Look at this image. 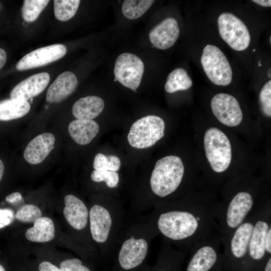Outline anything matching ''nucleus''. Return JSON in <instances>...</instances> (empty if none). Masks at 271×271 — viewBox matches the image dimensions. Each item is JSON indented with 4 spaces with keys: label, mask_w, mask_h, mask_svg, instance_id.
<instances>
[{
    "label": "nucleus",
    "mask_w": 271,
    "mask_h": 271,
    "mask_svg": "<svg viewBox=\"0 0 271 271\" xmlns=\"http://www.w3.org/2000/svg\"><path fill=\"white\" fill-rule=\"evenodd\" d=\"M184 167L180 158L170 155L156 162L150 178L153 192L164 197L174 192L183 177Z\"/></svg>",
    "instance_id": "obj_1"
},
{
    "label": "nucleus",
    "mask_w": 271,
    "mask_h": 271,
    "mask_svg": "<svg viewBox=\"0 0 271 271\" xmlns=\"http://www.w3.org/2000/svg\"><path fill=\"white\" fill-rule=\"evenodd\" d=\"M204 145L206 157L213 170L217 173L225 171L232 159L231 146L226 134L218 128H210L205 133Z\"/></svg>",
    "instance_id": "obj_2"
},
{
    "label": "nucleus",
    "mask_w": 271,
    "mask_h": 271,
    "mask_svg": "<svg viewBox=\"0 0 271 271\" xmlns=\"http://www.w3.org/2000/svg\"><path fill=\"white\" fill-rule=\"evenodd\" d=\"M165 127V122L161 117L155 115L145 116L132 124L127 141L136 149L151 147L164 136Z\"/></svg>",
    "instance_id": "obj_3"
},
{
    "label": "nucleus",
    "mask_w": 271,
    "mask_h": 271,
    "mask_svg": "<svg viewBox=\"0 0 271 271\" xmlns=\"http://www.w3.org/2000/svg\"><path fill=\"white\" fill-rule=\"evenodd\" d=\"M198 226V221L191 213L185 211H170L160 215L158 226L168 238L179 240L193 235Z\"/></svg>",
    "instance_id": "obj_4"
},
{
    "label": "nucleus",
    "mask_w": 271,
    "mask_h": 271,
    "mask_svg": "<svg viewBox=\"0 0 271 271\" xmlns=\"http://www.w3.org/2000/svg\"><path fill=\"white\" fill-rule=\"evenodd\" d=\"M201 63L209 79L219 86L229 85L232 78V71L227 58L217 46L207 45L201 57Z\"/></svg>",
    "instance_id": "obj_5"
},
{
    "label": "nucleus",
    "mask_w": 271,
    "mask_h": 271,
    "mask_svg": "<svg viewBox=\"0 0 271 271\" xmlns=\"http://www.w3.org/2000/svg\"><path fill=\"white\" fill-rule=\"evenodd\" d=\"M217 24L220 36L231 48L241 51L248 48L250 34L239 18L231 13H224L218 18Z\"/></svg>",
    "instance_id": "obj_6"
},
{
    "label": "nucleus",
    "mask_w": 271,
    "mask_h": 271,
    "mask_svg": "<svg viewBox=\"0 0 271 271\" xmlns=\"http://www.w3.org/2000/svg\"><path fill=\"white\" fill-rule=\"evenodd\" d=\"M114 81L136 91L139 87L144 72V64L136 55L124 53L117 58L114 68Z\"/></svg>",
    "instance_id": "obj_7"
},
{
    "label": "nucleus",
    "mask_w": 271,
    "mask_h": 271,
    "mask_svg": "<svg viewBox=\"0 0 271 271\" xmlns=\"http://www.w3.org/2000/svg\"><path fill=\"white\" fill-rule=\"evenodd\" d=\"M211 106L217 119L228 126H236L242 119V112L240 105L231 95L218 93L212 99Z\"/></svg>",
    "instance_id": "obj_8"
},
{
    "label": "nucleus",
    "mask_w": 271,
    "mask_h": 271,
    "mask_svg": "<svg viewBox=\"0 0 271 271\" xmlns=\"http://www.w3.org/2000/svg\"><path fill=\"white\" fill-rule=\"evenodd\" d=\"M66 47L53 44L35 50L24 56L16 65L19 71L46 65L62 58L66 53Z\"/></svg>",
    "instance_id": "obj_9"
},
{
    "label": "nucleus",
    "mask_w": 271,
    "mask_h": 271,
    "mask_svg": "<svg viewBox=\"0 0 271 271\" xmlns=\"http://www.w3.org/2000/svg\"><path fill=\"white\" fill-rule=\"evenodd\" d=\"M148 251L147 242L143 238L131 237L122 243L118 254V261L124 269H132L140 265Z\"/></svg>",
    "instance_id": "obj_10"
},
{
    "label": "nucleus",
    "mask_w": 271,
    "mask_h": 271,
    "mask_svg": "<svg viewBox=\"0 0 271 271\" xmlns=\"http://www.w3.org/2000/svg\"><path fill=\"white\" fill-rule=\"evenodd\" d=\"M179 34L177 21L173 18H167L152 29L149 39L155 47L166 50L173 46Z\"/></svg>",
    "instance_id": "obj_11"
},
{
    "label": "nucleus",
    "mask_w": 271,
    "mask_h": 271,
    "mask_svg": "<svg viewBox=\"0 0 271 271\" xmlns=\"http://www.w3.org/2000/svg\"><path fill=\"white\" fill-rule=\"evenodd\" d=\"M49 81L50 75L47 72L33 75L15 86L11 92L10 97L27 101L42 92Z\"/></svg>",
    "instance_id": "obj_12"
},
{
    "label": "nucleus",
    "mask_w": 271,
    "mask_h": 271,
    "mask_svg": "<svg viewBox=\"0 0 271 271\" xmlns=\"http://www.w3.org/2000/svg\"><path fill=\"white\" fill-rule=\"evenodd\" d=\"M55 138L51 133L40 134L31 140L27 146L24 157L29 164L36 165L42 162L54 148Z\"/></svg>",
    "instance_id": "obj_13"
},
{
    "label": "nucleus",
    "mask_w": 271,
    "mask_h": 271,
    "mask_svg": "<svg viewBox=\"0 0 271 271\" xmlns=\"http://www.w3.org/2000/svg\"><path fill=\"white\" fill-rule=\"evenodd\" d=\"M90 227L92 238L99 243H103L108 238L112 224L109 211L104 207L94 205L89 212Z\"/></svg>",
    "instance_id": "obj_14"
},
{
    "label": "nucleus",
    "mask_w": 271,
    "mask_h": 271,
    "mask_svg": "<svg viewBox=\"0 0 271 271\" xmlns=\"http://www.w3.org/2000/svg\"><path fill=\"white\" fill-rule=\"evenodd\" d=\"M78 85L76 75L66 71L60 74L48 89L46 99L51 103H56L66 99L75 90Z\"/></svg>",
    "instance_id": "obj_15"
},
{
    "label": "nucleus",
    "mask_w": 271,
    "mask_h": 271,
    "mask_svg": "<svg viewBox=\"0 0 271 271\" xmlns=\"http://www.w3.org/2000/svg\"><path fill=\"white\" fill-rule=\"evenodd\" d=\"M64 217L74 229L82 230L87 225L89 212L85 204L76 196L68 194L64 198Z\"/></svg>",
    "instance_id": "obj_16"
},
{
    "label": "nucleus",
    "mask_w": 271,
    "mask_h": 271,
    "mask_svg": "<svg viewBox=\"0 0 271 271\" xmlns=\"http://www.w3.org/2000/svg\"><path fill=\"white\" fill-rule=\"evenodd\" d=\"M253 205L252 198L245 192L237 193L231 201L227 209V223L231 228L239 225Z\"/></svg>",
    "instance_id": "obj_17"
},
{
    "label": "nucleus",
    "mask_w": 271,
    "mask_h": 271,
    "mask_svg": "<svg viewBox=\"0 0 271 271\" xmlns=\"http://www.w3.org/2000/svg\"><path fill=\"white\" fill-rule=\"evenodd\" d=\"M99 131L98 123L93 120L75 119L68 125V132L72 139L78 144L85 145L90 143Z\"/></svg>",
    "instance_id": "obj_18"
},
{
    "label": "nucleus",
    "mask_w": 271,
    "mask_h": 271,
    "mask_svg": "<svg viewBox=\"0 0 271 271\" xmlns=\"http://www.w3.org/2000/svg\"><path fill=\"white\" fill-rule=\"evenodd\" d=\"M104 107L103 100L96 96L80 98L72 107V113L78 119L92 120L98 116Z\"/></svg>",
    "instance_id": "obj_19"
},
{
    "label": "nucleus",
    "mask_w": 271,
    "mask_h": 271,
    "mask_svg": "<svg viewBox=\"0 0 271 271\" xmlns=\"http://www.w3.org/2000/svg\"><path fill=\"white\" fill-rule=\"evenodd\" d=\"M55 236L53 221L47 217H41L34 222V226L26 232V237L30 241L46 242L52 240Z\"/></svg>",
    "instance_id": "obj_20"
},
{
    "label": "nucleus",
    "mask_w": 271,
    "mask_h": 271,
    "mask_svg": "<svg viewBox=\"0 0 271 271\" xmlns=\"http://www.w3.org/2000/svg\"><path fill=\"white\" fill-rule=\"evenodd\" d=\"M30 109L27 101L11 98L0 101V120L9 121L22 117Z\"/></svg>",
    "instance_id": "obj_21"
},
{
    "label": "nucleus",
    "mask_w": 271,
    "mask_h": 271,
    "mask_svg": "<svg viewBox=\"0 0 271 271\" xmlns=\"http://www.w3.org/2000/svg\"><path fill=\"white\" fill-rule=\"evenodd\" d=\"M268 224L258 221L253 227L249 241V254L251 258L258 260L263 257L265 253V240L268 230Z\"/></svg>",
    "instance_id": "obj_22"
},
{
    "label": "nucleus",
    "mask_w": 271,
    "mask_h": 271,
    "mask_svg": "<svg viewBox=\"0 0 271 271\" xmlns=\"http://www.w3.org/2000/svg\"><path fill=\"white\" fill-rule=\"evenodd\" d=\"M253 229V225L246 222L239 226L236 230L231 242V251L235 257L240 258L245 254Z\"/></svg>",
    "instance_id": "obj_23"
},
{
    "label": "nucleus",
    "mask_w": 271,
    "mask_h": 271,
    "mask_svg": "<svg viewBox=\"0 0 271 271\" xmlns=\"http://www.w3.org/2000/svg\"><path fill=\"white\" fill-rule=\"evenodd\" d=\"M217 260L214 249L208 246L200 248L191 259L187 271H208Z\"/></svg>",
    "instance_id": "obj_24"
},
{
    "label": "nucleus",
    "mask_w": 271,
    "mask_h": 271,
    "mask_svg": "<svg viewBox=\"0 0 271 271\" xmlns=\"http://www.w3.org/2000/svg\"><path fill=\"white\" fill-rule=\"evenodd\" d=\"M192 84V80L187 71L182 68H178L169 74L165 85V89L168 93H174L187 90Z\"/></svg>",
    "instance_id": "obj_25"
},
{
    "label": "nucleus",
    "mask_w": 271,
    "mask_h": 271,
    "mask_svg": "<svg viewBox=\"0 0 271 271\" xmlns=\"http://www.w3.org/2000/svg\"><path fill=\"white\" fill-rule=\"evenodd\" d=\"M154 2L152 0H125L122 4V13L128 19H137L148 10Z\"/></svg>",
    "instance_id": "obj_26"
},
{
    "label": "nucleus",
    "mask_w": 271,
    "mask_h": 271,
    "mask_svg": "<svg viewBox=\"0 0 271 271\" xmlns=\"http://www.w3.org/2000/svg\"><path fill=\"white\" fill-rule=\"evenodd\" d=\"M79 0H55L54 11L56 18L61 21H67L74 16L79 8Z\"/></svg>",
    "instance_id": "obj_27"
},
{
    "label": "nucleus",
    "mask_w": 271,
    "mask_h": 271,
    "mask_svg": "<svg viewBox=\"0 0 271 271\" xmlns=\"http://www.w3.org/2000/svg\"><path fill=\"white\" fill-rule=\"evenodd\" d=\"M49 2L46 0L24 1L22 10L24 20L28 22L35 21Z\"/></svg>",
    "instance_id": "obj_28"
},
{
    "label": "nucleus",
    "mask_w": 271,
    "mask_h": 271,
    "mask_svg": "<svg viewBox=\"0 0 271 271\" xmlns=\"http://www.w3.org/2000/svg\"><path fill=\"white\" fill-rule=\"evenodd\" d=\"M120 167V159L113 155L106 156L98 153L95 156L93 161L94 170L117 171Z\"/></svg>",
    "instance_id": "obj_29"
},
{
    "label": "nucleus",
    "mask_w": 271,
    "mask_h": 271,
    "mask_svg": "<svg viewBox=\"0 0 271 271\" xmlns=\"http://www.w3.org/2000/svg\"><path fill=\"white\" fill-rule=\"evenodd\" d=\"M41 216V211L37 206L32 204H26L22 206L18 209L15 217L22 222L34 223Z\"/></svg>",
    "instance_id": "obj_30"
},
{
    "label": "nucleus",
    "mask_w": 271,
    "mask_h": 271,
    "mask_svg": "<svg viewBox=\"0 0 271 271\" xmlns=\"http://www.w3.org/2000/svg\"><path fill=\"white\" fill-rule=\"evenodd\" d=\"M91 180L95 182H105L109 188H114L119 182V175L116 171L94 170L91 174Z\"/></svg>",
    "instance_id": "obj_31"
},
{
    "label": "nucleus",
    "mask_w": 271,
    "mask_h": 271,
    "mask_svg": "<svg viewBox=\"0 0 271 271\" xmlns=\"http://www.w3.org/2000/svg\"><path fill=\"white\" fill-rule=\"evenodd\" d=\"M259 102L262 112L268 117L271 116V80L266 82L259 94Z\"/></svg>",
    "instance_id": "obj_32"
},
{
    "label": "nucleus",
    "mask_w": 271,
    "mask_h": 271,
    "mask_svg": "<svg viewBox=\"0 0 271 271\" xmlns=\"http://www.w3.org/2000/svg\"><path fill=\"white\" fill-rule=\"evenodd\" d=\"M60 267L62 271H90L87 267L82 264L81 260L76 258L67 259L62 261Z\"/></svg>",
    "instance_id": "obj_33"
},
{
    "label": "nucleus",
    "mask_w": 271,
    "mask_h": 271,
    "mask_svg": "<svg viewBox=\"0 0 271 271\" xmlns=\"http://www.w3.org/2000/svg\"><path fill=\"white\" fill-rule=\"evenodd\" d=\"M14 218L13 211L9 209H0V229L11 224Z\"/></svg>",
    "instance_id": "obj_34"
},
{
    "label": "nucleus",
    "mask_w": 271,
    "mask_h": 271,
    "mask_svg": "<svg viewBox=\"0 0 271 271\" xmlns=\"http://www.w3.org/2000/svg\"><path fill=\"white\" fill-rule=\"evenodd\" d=\"M6 201L13 205H18L24 202L21 194L18 192L8 195L6 198Z\"/></svg>",
    "instance_id": "obj_35"
},
{
    "label": "nucleus",
    "mask_w": 271,
    "mask_h": 271,
    "mask_svg": "<svg viewBox=\"0 0 271 271\" xmlns=\"http://www.w3.org/2000/svg\"><path fill=\"white\" fill-rule=\"evenodd\" d=\"M39 271H62L52 263L44 261L42 262L39 266Z\"/></svg>",
    "instance_id": "obj_36"
},
{
    "label": "nucleus",
    "mask_w": 271,
    "mask_h": 271,
    "mask_svg": "<svg viewBox=\"0 0 271 271\" xmlns=\"http://www.w3.org/2000/svg\"><path fill=\"white\" fill-rule=\"evenodd\" d=\"M265 249L268 253L271 252V229H269L265 240Z\"/></svg>",
    "instance_id": "obj_37"
},
{
    "label": "nucleus",
    "mask_w": 271,
    "mask_h": 271,
    "mask_svg": "<svg viewBox=\"0 0 271 271\" xmlns=\"http://www.w3.org/2000/svg\"><path fill=\"white\" fill-rule=\"evenodd\" d=\"M7 53L6 51L0 48V69H1L5 65L7 61Z\"/></svg>",
    "instance_id": "obj_38"
},
{
    "label": "nucleus",
    "mask_w": 271,
    "mask_h": 271,
    "mask_svg": "<svg viewBox=\"0 0 271 271\" xmlns=\"http://www.w3.org/2000/svg\"><path fill=\"white\" fill-rule=\"evenodd\" d=\"M252 1L261 6L265 7H271L270 0H253Z\"/></svg>",
    "instance_id": "obj_39"
},
{
    "label": "nucleus",
    "mask_w": 271,
    "mask_h": 271,
    "mask_svg": "<svg viewBox=\"0 0 271 271\" xmlns=\"http://www.w3.org/2000/svg\"><path fill=\"white\" fill-rule=\"evenodd\" d=\"M5 170V166L3 162L0 159V182L3 178Z\"/></svg>",
    "instance_id": "obj_40"
},
{
    "label": "nucleus",
    "mask_w": 271,
    "mask_h": 271,
    "mask_svg": "<svg viewBox=\"0 0 271 271\" xmlns=\"http://www.w3.org/2000/svg\"><path fill=\"white\" fill-rule=\"evenodd\" d=\"M264 271H271V258H269L265 268Z\"/></svg>",
    "instance_id": "obj_41"
},
{
    "label": "nucleus",
    "mask_w": 271,
    "mask_h": 271,
    "mask_svg": "<svg viewBox=\"0 0 271 271\" xmlns=\"http://www.w3.org/2000/svg\"><path fill=\"white\" fill-rule=\"evenodd\" d=\"M0 271H5V269L4 268V267L1 264H0Z\"/></svg>",
    "instance_id": "obj_42"
},
{
    "label": "nucleus",
    "mask_w": 271,
    "mask_h": 271,
    "mask_svg": "<svg viewBox=\"0 0 271 271\" xmlns=\"http://www.w3.org/2000/svg\"><path fill=\"white\" fill-rule=\"evenodd\" d=\"M258 66H259V67L261 66V64L260 61H258Z\"/></svg>",
    "instance_id": "obj_43"
},
{
    "label": "nucleus",
    "mask_w": 271,
    "mask_h": 271,
    "mask_svg": "<svg viewBox=\"0 0 271 271\" xmlns=\"http://www.w3.org/2000/svg\"><path fill=\"white\" fill-rule=\"evenodd\" d=\"M255 51V49H253V51L254 52Z\"/></svg>",
    "instance_id": "obj_44"
}]
</instances>
